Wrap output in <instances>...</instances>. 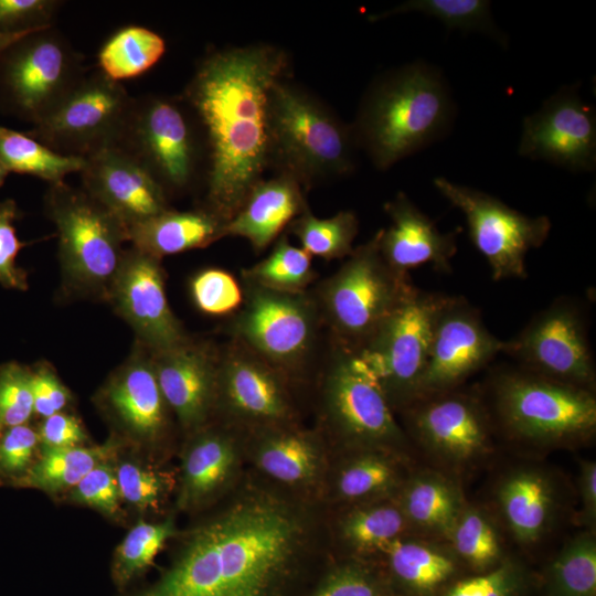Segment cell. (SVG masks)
Here are the masks:
<instances>
[{"mask_svg":"<svg viewBox=\"0 0 596 596\" xmlns=\"http://www.w3.org/2000/svg\"><path fill=\"white\" fill-rule=\"evenodd\" d=\"M288 68V55L270 44L221 49L200 61L185 87L204 143L203 207L226 223L269 163V91Z\"/></svg>","mask_w":596,"mask_h":596,"instance_id":"1","label":"cell"},{"mask_svg":"<svg viewBox=\"0 0 596 596\" xmlns=\"http://www.w3.org/2000/svg\"><path fill=\"white\" fill-rule=\"evenodd\" d=\"M306 538L305 519L289 503L244 494L190 534L150 596H272Z\"/></svg>","mask_w":596,"mask_h":596,"instance_id":"2","label":"cell"},{"mask_svg":"<svg viewBox=\"0 0 596 596\" xmlns=\"http://www.w3.org/2000/svg\"><path fill=\"white\" fill-rule=\"evenodd\" d=\"M477 389L497 435L513 444L545 450L574 448L595 436L594 392L515 363L493 366Z\"/></svg>","mask_w":596,"mask_h":596,"instance_id":"3","label":"cell"},{"mask_svg":"<svg viewBox=\"0 0 596 596\" xmlns=\"http://www.w3.org/2000/svg\"><path fill=\"white\" fill-rule=\"evenodd\" d=\"M453 114L440 73L413 63L370 86L352 128L356 146L377 169L386 170L440 138L450 127Z\"/></svg>","mask_w":596,"mask_h":596,"instance_id":"4","label":"cell"},{"mask_svg":"<svg viewBox=\"0 0 596 596\" xmlns=\"http://www.w3.org/2000/svg\"><path fill=\"white\" fill-rule=\"evenodd\" d=\"M268 142L269 163L304 189L354 170L352 126L286 76L269 91Z\"/></svg>","mask_w":596,"mask_h":596,"instance_id":"5","label":"cell"},{"mask_svg":"<svg viewBox=\"0 0 596 596\" xmlns=\"http://www.w3.org/2000/svg\"><path fill=\"white\" fill-rule=\"evenodd\" d=\"M47 216L56 226L65 289L107 300L128 242L127 227L83 188L51 184Z\"/></svg>","mask_w":596,"mask_h":596,"instance_id":"6","label":"cell"},{"mask_svg":"<svg viewBox=\"0 0 596 596\" xmlns=\"http://www.w3.org/2000/svg\"><path fill=\"white\" fill-rule=\"evenodd\" d=\"M379 231L355 247L312 295L332 341L358 349L414 289L409 274L390 267L381 255Z\"/></svg>","mask_w":596,"mask_h":596,"instance_id":"7","label":"cell"},{"mask_svg":"<svg viewBox=\"0 0 596 596\" xmlns=\"http://www.w3.org/2000/svg\"><path fill=\"white\" fill-rule=\"evenodd\" d=\"M447 296L414 287L366 341L352 350L394 412L417 396L434 322Z\"/></svg>","mask_w":596,"mask_h":596,"instance_id":"8","label":"cell"},{"mask_svg":"<svg viewBox=\"0 0 596 596\" xmlns=\"http://www.w3.org/2000/svg\"><path fill=\"white\" fill-rule=\"evenodd\" d=\"M116 146L135 157L167 195L188 190L205 160L200 128L185 102L161 95L134 98Z\"/></svg>","mask_w":596,"mask_h":596,"instance_id":"9","label":"cell"},{"mask_svg":"<svg viewBox=\"0 0 596 596\" xmlns=\"http://www.w3.org/2000/svg\"><path fill=\"white\" fill-rule=\"evenodd\" d=\"M400 413L407 437L448 475L477 467L494 450L497 433L477 386L419 396Z\"/></svg>","mask_w":596,"mask_h":596,"instance_id":"10","label":"cell"},{"mask_svg":"<svg viewBox=\"0 0 596 596\" xmlns=\"http://www.w3.org/2000/svg\"><path fill=\"white\" fill-rule=\"evenodd\" d=\"M83 56L53 26L31 32L0 58V103L32 125L47 116L84 77Z\"/></svg>","mask_w":596,"mask_h":596,"instance_id":"11","label":"cell"},{"mask_svg":"<svg viewBox=\"0 0 596 596\" xmlns=\"http://www.w3.org/2000/svg\"><path fill=\"white\" fill-rule=\"evenodd\" d=\"M327 423L349 449L376 448L406 456L409 438L354 352L332 341L323 380Z\"/></svg>","mask_w":596,"mask_h":596,"instance_id":"12","label":"cell"},{"mask_svg":"<svg viewBox=\"0 0 596 596\" xmlns=\"http://www.w3.org/2000/svg\"><path fill=\"white\" fill-rule=\"evenodd\" d=\"M243 291V305L231 324L234 340L286 375L297 372L312 353L321 322L313 296L245 281Z\"/></svg>","mask_w":596,"mask_h":596,"instance_id":"13","label":"cell"},{"mask_svg":"<svg viewBox=\"0 0 596 596\" xmlns=\"http://www.w3.org/2000/svg\"><path fill=\"white\" fill-rule=\"evenodd\" d=\"M502 353L529 371L595 393L588 309L576 297L555 298L505 340Z\"/></svg>","mask_w":596,"mask_h":596,"instance_id":"14","label":"cell"},{"mask_svg":"<svg viewBox=\"0 0 596 596\" xmlns=\"http://www.w3.org/2000/svg\"><path fill=\"white\" fill-rule=\"evenodd\" d=\"M132 100L119 82L86 72L26 135L61 155L86 158L118 143Z\"/></svg>","mask_w":596,"mask_h":596,"instance_id":"15","label":"cell"},{"mask_svg":"<svg viewBox=\"0 0 596 596\" xmlns=\"http://www.w3.org/2000/svg\"><path fill=\"white\" fill-rule=\"evenodd\" d=\"M433 183L464 213L469 237L487 259L492 279L526 278L525 256L549 237L550 219L545 215L528 216L488 193L444 177L435 178Z\"/></svg>","mask_w":596,"mask_h":596,"instance_id":"16","label":"cell"},{"mask_svg":"<svg viewBox=\"0 0 596 596\" xmlns=\"http://www.w3.org/2000/svg\"><path fill=\"white\" fill-rule=\"evenodd\" d=\"M504 348L505 341L491 333L475 306L448 295L434 322L416 398L462 386Z\"/></svg>","mask_w":596,"mask_h":596,"instance_id":"17","label":"cell"},{"mask_svg":"<svg viewBox=\"0 0 596 596\" xmlns=\"http://www.w3.org/2000/svg\"><path fill=\"white\" fill-rule=\"evenodd\" d=\"M107 300L150 353L189 338L168 302L161 259L135 247L125 249Z\"/></svg>","mask_w":596,"mask_h":596,"instance_id":"18","label":"cell"},{"mask_svg":"<svg viewBox=\"0 0 596 596\" xmlns=\"http://www.w3.org/2000/svg\"><path fill=\"white\" fill-rule=\"evenodd\" d=\"M519 153L572 171L596 164V117L574 89L563 88L523 120Z\"/></svg>","mask_w":596,"mask_h":596,"instance_id":"19","label":"cell"},{"mask_svg":"<svg viewBox=\"0 0 596 596\" xmlns=\"http://www.w3.org/2000/svg\"><path fill=\"white\" fill-rule=\"evenodd\" d=\"M285 376L233 340L219 355L216 405L244 424L263 429L285 426L291 416Z\"/></svg>","mask_w":596,"mask_h":596,"instance_id":"20","label":"cell"},{"mask_svg":"<svg viewBox=\"0 0 596 596\" xmlns=\"http://www.w3.org/2000/svg\"><path fill=\"white\" fill-rule=\"evenodd\" d=\"M79 173L83 189L127 230L170 209L161 185L118 146L86 157Z\"/></svg>","mask_w":596,"mask_h":596,"instance_id":"21","label":"cell"},{"mask_svg":"<svg viewBox=\"0 0 596 596\" xmlns=\"http://www.w3.org/2000/svg\"><path fill=\"white\" fill-rule=\"evenodd\" d=\"M150 355L163 398L181 426L192 433L204 427L216 406L219 351L189 337Z\"/></svg>","mask_w":596,"mask_h":596,"instance_id":"22","label":"cell"},{"mask_svg":"<svg viewBox=\"0 0 596 596\" xmlns=\"http://www.w3.org/2000/svg\"><path fill=\"white\" fill-rule=\"evenodd\" d=\"M100 403L131 437L155 443L168 426V405L159 387L150 352L137 342L130 356L111 374Z\"/></svg>","mask_w":596,"mask_h":596,"instance_id":"23","label":"cell"},{"mask_svg":"<svg viewBox=\"0 0 596 596\" xmlns=\"http://www.w3.org/2000/svg\"><path fill=\"white\" fill-rule=\"evenodd\" d=\"M384 211L392 223L387 230L379 231V247L390 267L408 274L409 269L428 264L440 273L451 272L458 230L441 233L403 192L386 202Z\"/></svg>","mask_w":596,"mask_h":596,"instance_id":"24","label":"cell"},{"mask_svg":"<svg viewBox=\"0 0 596 596\" xmlns=\"http://www.w3.org/2000/svg\"><path fill=\"white\" fill-rule=\"evenodd\" d=\"M552 475L539 466H519L498 481L496 501L500 515L517 542L533 545L551 530L560 507Z\"/></svg>","mask_w":596,"mask_h":596,"instance_id":"25","label":"cell"},{"mask_svg":"<svg viewBox=\"0 0 596 596\" xmlns=\"http://www.w3.org/2000/svg\"><path fill=\"white\" fill-rule=\"evenodd\" d=\"M308 207L304 188L291 177L278 173L258 181L237 213L225 224V236L246 238L259 253Z\"/></svg>","mask_w":596,"mask_h":596,"instance_id":"26","label":"cell"},{"mask_svg":"<svg viewBox=\"0 0 596 596\" xmlns=\"http://www.w3.org/2000/svg\"><path fill=\"white\" fill-rule=\"evenodd\" d=\"M396 500L414 535L446 543L467 503L458 482L437 469L409 473Z\"/></svg>","mask_w":596,"mask_h":596,"instance_id":"27","label":"cell"},{"mask_svg":"<svg viewBox=\"0 0 596 596\" xmlns=\"http://www.w3.org/2000/svg\"><path fill=\"white\" fill-rule=\"evenodd\" d=\"M226 222L205 207L168 209L128 230L132 247L161 259L206 247L224 237Z\"/></svg>","mask_w":596,"mask_h":596,"instance_id":"28","label":"cell"},{"mask_svg":"<svg viewBox=\"0 0 596 596\" xmlns=\"http://www.w3.org/2000/svg\"><path fill=\"white\" fill-rule=\"evenodd\" d=\"M237 456L227 433L205 427L194 432L183 455L180 507H195L215 496L235 472Z\"/></svg>","mask_w":596,"mask_h":596,"instance_id":"29","label":"cell"},{"mask_svg":"<svg viewBox=\"0 0 596 596\" xmlns=\"http://www.w3.org/2000/svg\"><path fill=\"white\" fill-rule=\"evenodd\" d=\"M406 535L384 550L394 577L415 596H433L455 576L460 562L448 543Z\"/></svg>","mask_w":596,"mask_h":596,"instance_id":"30","label":"cell"},{"mask_svg":"<svg viewBox=\"0 0 596 596\" xmlns=\"http://www.w3.org/2000/svg\"><path fill=\"white\" fill-rule=\"evenodd\" d=\"M351 457L337 473L336 492L352 505L395 497L408 477L406 466L394 451L350 449Z\"/></svg>","mask_w":596,"mask_h":596,"instance_id":"31","label":"cell"},{"mask_svg":"<svg viewBox=\"0 0 596 596\" xmlns=\"http://www.w3.org/2000/svg\"><path fill=\"white\" fill-rule=\"evenodd\" d=\"M256 448L259 469L288 486L312 481L321 466V450L311 434L285 426L263 429Z\"/></svg>","mask_w":596,"mask_h":596,"instance_id":"32","label":"cell"},{"mask_svg":"<svg viewBox=\"0 0 596 596\" xmlns=\"http://www.w3.org/2000/svg\"><path fill=\"white\" fill-rule=\"evenodd\" d=\"M117 443L98 446L42 447L41 457L20 477L19 483L46 492L73 489L94 467L114 456Z\"/></svg>","mask_w":596,"mask_h":596,"instance_id":"33","label":"cell"},{"mask_svg":"<svg viewBox=\"0 0 596 596\" xmlns=\"http://www.w3.org/2000/svg\"><path fill=\"white\" fill-rule=\"evenodd\" d=\"M345 544L356 552H384L394 541L414 535L396 496L352 505L340 523Z\"/></svg>","mask_w":596,"mask_h":596,"instance_id":"34","label":"cell"},{"mask_svg":"<svg viewBox=\"0 0 596 596\" xmlns=\"http://www.w3.org/2000/svg\"><path fill=\"white\" fill-rule=\"evenodd\" d=\"M0 161L9 172L38 177L51 184L81 172L85 158L61 155L26 134L0 127Z\"/></svg>","mask_w":596,"mask_h":596,"instance_id":"35","label":"cell"},{"mask_svg":"<svg viewBox=\"0 0 596 596\" xmlns=\"http://www.w3.org/2000/svg\"><path fill=\"white\" fill-rule=\"evenodd\" d=\"M164 51V40L158 33L142 26H126L99 50V71L115 82L132 78L150 70Z\"/></svg>","mask_w":596,"mask_h":596,"instance_id":"36","label":"cell"},{"mask_svg":"<svg viewBox=\"0 0 596 596\" xmlns=\"http://www.w3.org/2000/svg\"><path fill=\"white\" fill-rule=\"evenodd\" d=\"M288 232L295 235L310 256L326 260L348 257L359 232V220L353 211H340L331 217L319 219L309 209L297 216Z\"/></svg>","mask_w":596,"mask_h":596,"instance_id":"37","label":"cell"},{"mask_svg":"<svg viewBox=\"0 0 596 596\" xmlns=\"http://www.w3.org/2000/svg\"><path fill=\"white\" fill-rule=\"evenodd\" d=\"M447 543L460 562L485 572L504 557L494 521L482 509L466 503Z\"/></svg>","mask_w":596,"mask_h":596,"instance_id":"38","label":"cell"},{"mask_svg":"<svg viewBox=\"0 0 596 596\" xmlns=\"http://www.w3.org/2000/svg\"><path fill=\"white\" fill-rule=\"evenodd\" d=\"M550 596H596V539L584 531L570 539L549 571Z\"/></svg>","mask_w":596,"mask_h":596,"instance_id":"39","label":"cell"},{"mask_svg":"<svg viewBox=\"0 0 596 596\" xmlns=\"http://www.w3.org/2000/svg\"><path fill=\"white\" fill-rule=\"evenodd\" d=\"M242 280L265 288L302 292L315 280L311 256L289 243L286 235L278 237L270 254L241 272Z\"/></svg>","mask_w":596,"mask_h":596,"instance_id":"40","label":"cell"},{"mask_svg":"<svg viewBox=\"0 0 596 596\" xmlns=\"http://www.w3.org/2000/svg\"><path fill=\"white\" fill-rule=\"evenodd\" d=\"M173 532L171 519L159 523L140 521L129 530L116 547L111 562V579L118 590L123 592L152 565Z\"/></svg>","mask_w":596,"mask_h":596,"instance_id":"41","label":"cell"},{"mask_svg":"<svg viewBox=\"0 0 596 596\" xmlns=\"http://www.w3.org/2000/svg\"><path fill=\"white\" fill-rule=\"evenodd\" d=\"M407 12H419L436 18L449 29L481 31L501 42L503 39L491 19L490 2L486 0H412L371 19L379 20Z\"/></svg>","mask_w":596,"mask_h":596,"instance_id":"42","label":"cell"},{"mask_svg":"<svg viewBox=\"0 0 596 596\" xmlns=\"http://www.w3.org/2000/svg\"><path fill=\"white\" fill-rule=\"evenodd\" d=\"M194 306L209 316H226L243 305V286L227 270L207 267L195 273L189 284Z\"/></svg>","mask_w":596,"mask_h":596,"instance_id":"43","label":"cell"},{"mask_svg":"<svg viewBox=\"0 0 596 596\" xmlns=\"http://www.w3.org/2000/svg\"><path fill=\"white\" fill-rule=\"evenodd\" d=\"M115 469L123 501L140 511L159 508L170 485L164 472L135 459L123 460Z\"/></svg>","mask_w":596,"mask_h":596,"instance_id":"44","label":"cell"},{"mask_svg":"<svg viewBox=\"0 0 596 596\" xmlns=\"http://www.w3.org/2000/svg\"><path fill=\"white\" fill-rule=\"evenodd\" d=\"M34 413L32 371L15 362L0 368V432L26 424Z\"/></svg>","mask_w":596,"mask_h":596,"instance_id":"45","label":"cell"},{"mask_svg":"<svg viewBox=\"0 0 596 596\" xmlns=\"http://www.w3.org/2000/svg\"><path fill=\"white\" fill-rule=\"evenodd\" d=\"M523 584L521 565L503 558L488 571L450 584L443 596H519Z\"/></svg>","mask_w":596,"mask_h":596,"instance_id":"46","label":"cell"},{"mask_svg":"<svg viewBox=\"0 0 596 596\" xmlns=\"http://www.w3.org/2000/svg\"><path fill=\"white\" fill-rule=\"evenodd\" d=\"M71 499L74 502L94 508L108 517L118 515L123 500L116 469L109 460L98 464L71 489Z\"/></svg>","mask_w":596,"mask_h":596,"instance_id":"47","label":"cell"},{"mask_svg":"<svg viewBox=\"0 0 596 596\" xmlns=\"http://www.w3.org/2000/svg\"><path fill=\"white\" fill-rule=\"evenodd\" d=\"M62 1L0 0V32L21 33L52 26Z\"/></svg>","mask_w":596,"mask_h":596,"instance_id":"48","label":"cell"},{"mask_svg":"<svg viewBox=\"0 0 596 596\" xmlns=\"http://www.w3.org/2000/svg\"><path fill=\"white\" fill-rule=\"evenodd\" d=\"M19 216L13 200L0 202V284L7 288L24 290L28 287L24 272L15 265L19 251L24 246L15 232Z\"/></svg>","mask_w":596,"mask_h":596,"instance_id":"49","label":"cell"},{"mask_svg":"<svg viewBox=\"0 0 596 596\" xmlns=\"http://www.w3.org/2000/svg\"><path fill=\"white\" fill-rule=\"evenodd\" d=\"M38 432L26 424L0 432V471L25 472L39 443Z\"/></svg>","mask_w":596,"mask_h":596,"instance_id":"50","label":"cell"},{"mask_svg":"<svg viewBox=\"0 0 596 596\" xmlns=\"http://www.w3.org/2000/svg\"><path fill=\"white\" fill-rule=\"evenodd\" d=\"M34 413L43 418L63 412L72 395L49 363L39 364L32 371Z\"/></svg>","mask_w":596,"mask_h":596,"instance_id":"51","label":"cell"},{"mask_svg":"<svg viewBox=\"0 0 596 596\" xmlns=\"http://www.w3.org/2000/svg\"><path fill=\"white\" fill-rule=\"evenodd\" d=\"M316 596H382L373 576L356 565L334 572Z\"/></svg>","mask_w":596,"mask_h":596,"instance_id":"52","label":"cell"},{"mask_svg":"<svg viewBox=\"0 0 596 596\" xmlns=\"http://www.w3.org/2000/svg\"><path fill=\"white\" fill-rule=\"evenodd\" d=\"M42 447L64 448L81 446L87 436L81 422L64 412L45 417L38 430Z\"/></svg>","mask_w":596,"mask_h":596,"instance_id":"53","label":"cell"},{"mask_svg":"<svg viewBox=\"0 0 596 596\" xmlns=\"http://www.w3.org/2000/svg\"><path fill=\"white\" fill-rule=\"evenodd\" d=\"M578 494L581 498V520L594 531L596 523V462L582 460L578 471Z\"/></svg>","mask_w":596,"mask_h":596,"instance_id":"54","label":"cell"},{"mask_svg":"<svg viewBox=\"0 0 596 596\" xmlns=\"http://www.w3.org/2000/svg\"><path fill=\"white\" fill-rule=\"evenodd\" d=\"M31 32H34V31L21 32V33H1L0 32V58L11 44H13L14 42H17L18 40H20L21 38H23L24 35Z\"/></svg>","mask_w":596,"mask_h":596,"instance_id":"55","label":"cell"},{"mask_svg":"<svg viewBox=\"0 0 596 596\" xmlns=\"http://www.w3.org/2000/svg\"><path fill=\"white\" fill-rule=\"evenodd\" d=\"M9 171L0 161V187L3 184Z\"/></svg>","mask_w":596,"mask_h":596,"instance_id":"56","label":"cell"},{"mask_svg":"<svg viewBox=\"0 0 596 596\" xmlns=\"http://www.w3.org/2000/svg\"><path fill=\"white\" fill-rule=\"evenodd\" d=\"M1 127V126H0Z\"/></svg>","mask_w":596,"mask_h":596,"instance_id":"57","label":"cell"}]
</instances>
